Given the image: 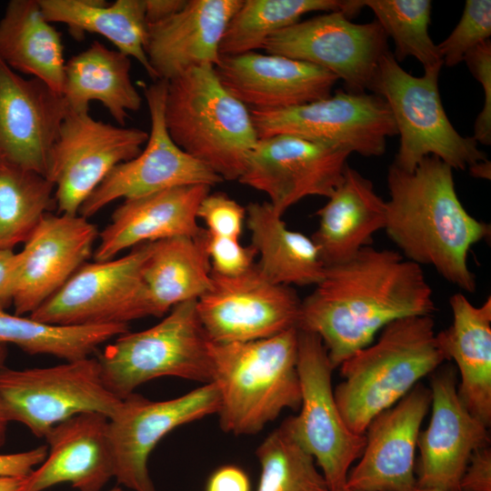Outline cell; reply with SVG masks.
I'll list each match as a JSON object with an SVG mask.
<instances>
[{
	"label": "cell",
	"instance_id": "cell-1",
	"mask_svg": "<svg viewBox=\"0 0 491 491\" xmlns=\"http://www.w3.org/2000/svg\"><path fill=\"white\" fill-rule=\"evenodd\" d=\"M435 309L419 265L396 251L368 246L326 266L315 290L301 300L297 329L318 336L336 368L390 323L431 316Z\"/></svg>",
	"mask_w": 491,
	"mask_h": 491
},
{
	"label": "cell",
	"instance_id": "cell-2",
	"mask_svg": "<svg viewBox=\"0 0 491 491\" xmlns=\"http://www.w3.org/2000/svg\"><path fill=\"white\" fill-rule=\"evenodd\" d=\"M385 231L402 256L433 267L447 282L474 293L476 281L468 253L490 236V225L471 215L456 191L453 169L436 156L412 172L388 168Z\"/></svg>",
	"mask_w": 491,
	"mask_h": 491
},
{
	"label": "cell",
	"instance_id": "cell-3",
	"mask_svg": "<svg viewBox=\"0 0 491 491\" xmlns=\"http://www.w3.org/2000/svg\"><path fill=\"white\" fill-rule=\"evenodd\" d=\"M445 361L432 316L397 319L378 340L340 365L343 381L334 389L347 426L365 435L372 419L393 406Z\"/></svg>",
	"mask_w": 491,
	"mask_h": 491
},
{
	"label": "cell",
	"instance_id": "cell-4",
	"mask_svg": "<svg viewBox=\"0 0 491 491\" xmlns=\"http://www.w3.org/2000/svg\"><path fill=\"white\" fill-rule=\"evenodd\" d=\"M297 328L241 343L211 342V382L219 393V424L226 433L260 432L285 409L301 405Z\"/></svg>",
	"mask_w": 491,
	"mask_h": 491
},
{
	"label": "cell",
	"instance_id": "cell-5",
	"mask_svg": "<svg viewBox=\"0 0 491 491\" xmlns=\"http://www.w3.org/2000/svg\"><path fill=\"white\" fill-rule=\"evenodd\" d=\"M165 123L172 140L223 180H237L258 141L250 109L222 84L214 65L167 82Z\"/></svg>",
	"mask_w": 491,
	"mask_h": 491
},
{
	"label": "cell",
	"instance_id": "cell-6",
	"mask_svg": "<svg viewBox=\"0 0 491 491\" xmlns=\"http://www.w3.org/2000/svg\"><path fill=\"white\" fill-rule=\"evenodd\" d=\"M438 65L415 76L387 51L380 59L372 91L387 104L399 135L395 164L412 172L426 156H436L453 170L475 167L488 160L472 136L453 126L442 105Z\"/></svg>",
	"mask_w": 491,
	"mask_h": 491
},
{
	"label": "cell",
	"instance_id": "cell-7",
	"mask_svg": "<svg viewBox=\"0 0 491 491\" xmlns=\"http://www.w3.org/2000/svg\"><path fill=\"white\" fill-rule=\"evenodd\" d=\"M96 359L105 386L120 399L162 376L211 382V341L200 322L196 300L175 306L147 329L116 336Z\"/></svg>",
	"mask_w": 491,
	"mask_h": 491
},
{
	"label": "cell",
	"instance_id": "cell-8",
	"mask_svg": "<svg viewBox=\"0 0 491 491\" xmlns=\"http://www.w3.org/2000/svg\"><path fill=\"white\" fill-rule=\"evenodd\" d=\"M121 401L105 386L96 357L48 367L0 369V402L9 423H21L36 437L83 413L110 418Z\"/></svg>",
	"mask_w": 491,
	"mask_h": 491
},
{
	"label": "cell",
	"instance_id": "cell-9",
	"mask_svg": "<svg viewBox=\"0 0 491 491\" xmlns=\"http://www.w3.org/2000/svg\"><path fill=\"white\" fill-rule=\"evenodd\" d=\"M334 369L320 337L298 330L300 411L284 422L296 441L314 457L329 490L340 491L352 465L363 453L366 436L353 432L342 417L332 386Z\"/></svg>",
	"mask_w": 491,
	"mask_h": 491
},
{
	"label": "cell",
	"instance_id": "cell-10",
	"mask_svg": "<svg viewBox=\"0 0 491 491\" xmlns=\"http://www.w3.org/2000/svg\"><path fill=\"white\" fill-rule=\"evenodd\" d=\"M153 242L105 261L85 263L30 317L60 326L128 325L150 316L142 266Z\"/></svg>",
	"mask_w": 491,
	"mask_h": 491
},
{
	"label": "cell",
	"instance_id": "cell-11",
	"mask_svg": "<svg viewBox=\"0 0 491 491\" xmlns=\"http://www.w3.org/2000/svg\"><path fill=\"white\" fill-rule=\"evenodd\" d=\"M258 139L293 135L380 156L396 128L386 101L376 94L344 92L297 106L250 110Z\"/></svg>",
	"mask_w": 491,
	"mask_h": 491
},
{
	"label": "cell",
	"instance_id": "cell-12",
	"mask_svg": "<svg viewBox=\"0 0 491 491\" xmlns=\"http://www.w3.org/2000/svg\"><path fill=\"white\" fill-rule=\"evenodd\" d=\"M148 133L67 114L51 149L45 177L55 186L59 214L77 215L83 203L117 165L142 151Z\"/></svg>",
	"mask_w": 491,
	"mask_h": 491
},
{
	"label": "cell",
	"instance_id": "cell-13",
	"mask_svg": "<svg viewBox=\"0 0 491 491\" xmlns=\"http://www.w3.org/2000/svg\"><path fill=\"white\" fill-rule=\"evenodd\" d=\"M387 39L375 20L356 24L341 11L299 21L271 35L267 54L303 61L342 79L349 92L371 90Z\"/></svg>",
	"mask_w": 491,
	"mask_h": 491
},
{
	"label": "cell",
	"instance_id": "cell-14",
	"mask_svg": "<svg viewBox=\"0 0 491 491\" xmlns=\"http://www.w3.org/2000/svg\"><path fill=\"white\" fill-rule=\"evenodd\" d=\"M300 306L294 289L271 282L256 264L235 276L211 270V287L196 300L200 322L215 344L254 341L297 328Z\"/></svg>",
	"mask_w": 491,
	"mask_h": 491
},
{
	"label": "cell",
	"instance_id": "cell-15",
	"mask_svg": "<svg viewBox=\"0 0 491 491\" xmlns=\"http://www.w3.org/2000/svg\"><path fill=\"white\" fill-rule=\"evenodd\" d=\"M219 406L213 383L168 400L136 393L123 398L108 423L117 483L133 491H156L147 467L155 446L178 426L217 414Z\"/></svg>",
	"mask_w": 491,
	"mask_h": 491
},
{
	"label": "cell",
	"instance_id": "cell-16",
	"mask_svg": "<svg viewBox=\"0 0 491 491\" xmlns=\"http://www.w3.org/2000/svg\"><path fill=\"white\" fill-rule=\"evenodd\" d=\"M167 81L156 80L145 89L151 130L144 150L114 167L81 205L78 215L89 218L110 203L187 185L215 186L224 180L183 151L170 137L164 108Z\"/></svg>",
	"mask_w": 491,
	"mask_h": 491
},
{
	"label": "cell",
	"instance_id": "cell-17",
	"mask_svg": "<svg viewBox=\"0 0 491 491\" xmlns=\"http://www.w3.org/2000/svg\"><path fill=\"white\" fill-rule=\"evenodd\" d=\"M352 153L293 135L258 139L238 182L263 192L283 215L305 197L328 198L344 178Z\"/></svg>",
	"mask_w": 491,
	"mask_h": 491
},
{
	"label": "cell",
	"instance_id": "cell-18",
	"mask_svg": "<svg viewBox=\"0 0 491 491\" xmlns=\"http://www.w3.org/2000/svg\"><path fill=\"white\" fill-rule=\"evenodd\" d=\"M430 385L431 418L427 427L420 431L416 444L417 486L460 491L470 456L489 445V427L462 402L452 366L436 371Z\"/></svg>",
	"mask_w": 491,
	"mask_h": 491
},
{
	"label": "cell",
	"instance_id": "cell-19",
	"mask_svg": "<svg viewBox=\"0 0 491 491\" xmlns=\"http://www.w3.org/2000/svg\"><path fill=\"white\" fill-rule=\"evenodd\" d=\"M98 234L78 214H45L17 253L15 314L30 315L59 290L92 256Z\"/></svg>",
	"mask_w": 491,
	"mask_h": 491
},
{
	"label": "cell",
	"instance_id": "cell-20",
	"mask_svg": "<svg viewBox=\"0 0 491 491\" xmlns=\"http://www.w3.org/2000/svg\"><path fill=\"white\" fill-rule=\"evenodd\" d=\"M430 406V388L418 383L396 404L375 416L365 432L363 453L349 470L345 487L413 491L417 486V438Z\"/></svg>",
	"mask_w": 491,
	"mask_h": 491
},
{
	"label": "cell",
	"instance_id": "cell-21",
	"mask_svg": "<svg viewBox=\"0 0 491 491\" xmlns=\"http://www.w3.org/2000/svg\"><path fill=\"white\" fill-rule=\"evenodd\" d=\"M67 111L62 95L39 79L20 76L0 59V153L5 163L45 176Z\"/></svg>",
	"mask_w": 491,
	"mask_h": 491
},
{
	"label": "cell",
	"instance_id": "cell-22",
	"mask_svg": "<svg viewBox=\"0 0 491 491\" xmlns=\"http://www.w3.org/2000/svg\"><path fill=\"white\" fill-rule=\"evenodd\" d=\"M225 87L250 110H277L331 95L338 78L314 65L273 54L221 56L215 66Z\"/></svg>",
	"mask_w": 491,
	"mask_h": 491
},
{
	"label": "cell",
	"instance_id": "cell-23",
	"mask_svg": "<svg viewBox=\"0 0 491 491\" xmlns=\"http://www.w3.org/2000/svg\"><path fill=\"white\" fill-rule=\"evenodd\" d=\"M210 188L206 185H180L125 199L98 234L95 261L113 259L120 252L147 242L200 236L205 229L197 224V210Z\"/></svg>",
	"mask_w": 491,
	"mask_h": 491
},
{
	"label": "cell",
	"instance_id": "cell-24",
	"mask_svg": "<svg viewBox=\"0 0 491 491\" xmlns=\"http://www.w3.org/2000/svg\"><path fill=\"white\" fill-rule=\"evenodd\" d=\"M242 0H189L159 23L148 25L145 53L155 81H170L187 70L217 65L227 25Z\"/></svg>",
	"mask_w": 491,
	"mask_h": 491
},
{
	"label": "cell",
	"instance_id": "cell-25",
	"mask_svg": "<svg viewBox=\"0 0 491 491\" xmlns=\"http://www.w3.org/2000/svg\"><path fill=\"white\" fill-rule=\"evenodd\" d=\"M108 423L105 416L90 412L55 426L45 436V459L25 478L20 491H45L62 483L78 491H102L115 477Z\"/></svg>",
	"mask_w": 491,
	"mask_h": 491
},
{
	"label": "cell",
	"instance_id": "cell-26",
	"mask_svg": "<svg viewBox=\"0 0 491 491\" xmlns=\"http://www.w3.org/2000/svg\"><path fill=\"white\" fill-rule=\"evenodd\" d=\"M316 214L318 226L312 239L325 266H330L352 258L385 229L386 202L371 180L347 165L342 182Z\"/></svg>",
	"mask_w": 491,
	"mask_h": 491
},
{
	"label": "cell",
	"instance_id": "cell-27",
	"mask_svg": "<svg viewBox=\"0 0 491 491\" xmlns=\"http://www.w3.org/2000/svg\"><path fill=\"white\" fill-rule=\"evenodd\" d=\"M453 320L436 334L446 357L458 369L457 393L472 415L491 424V297L473 305L463 293L450 297Z\"/></svg>",
	"mask_w": 491,
	"mask_h": 491
},
{
	"label": "cell",
	"instance_id": "cell-28",
	"mask_svg": "<svg viewBox=\"0 0 491 491\" xmlns=\"http://www.w3.org/2000/svg\"><path fill=\"white\" fill-rule=\"evenodd\" d=\"M130 57L95 41L65 62L61 95L68 111L89 112L99 101L118 125L129 112L138 111L142 97L131 79Z\"/></svg>",
	"mask_w": 491,
	"mask_h": 491
},
{
	"label": "cell",
	"instance_id": "cell-29",
	"mask_svg": "<svg viewBox=\"0 0 491 491\" xmlns=\"http://www.w3.org/2000/svg\"><path fill=\"white\" fill-rule=\"evenodd\" d=\"M150 316L161 317L175 306L197 300L211 287V266L205 229L198 237H172L153 242L142 266Z\"/></svg>",
	"mask_w": 491,
	"mask_h": 491
},
{
	"label": "cell",
	"instance_id": "cell-30",
	"mask_svg": "<svg viewBox=\"0 0 491 491\" xmlns=\"http://www.w3.org/2000/svg\"><path fill=\"white\" fill-rule=\"evenodd\" d=\"M0 59L61 95L65 61L59 31L38 0H11L0 20Z\"/></svg>",
	"mask_w": 491,
	"mask_h": 491
},
{
	"label": "cell",
	"instance_id": "cell-31",
	"mask_svg": "<svg viewBox=\"0 0 491 491\" xmlns=\"http://www.w3.org/2000/svg\"><path fill=\"white\" fill-rule=\"evenodd\" d=\"M251 245L259 255L256 265L271 282L283 286H316L325 266L319 250L307 235L289 229L268 202L246 206Z\"/></svg>",
	"mask_w": 491,
	"mask_h": 491
},
{
	"label": "cell",
	"instance_id": "cell-32",
	"mask_svg": "<svg viewBox=\"0 0 491 491\" xmlns=\"http://www.w3.org/2000/svg\"><path fill=\"white\" fill-rule=\"evenodd\" d=\"M50 23L67 25L74 36L97 34L110 41L119 52L135 58L155 81L145 45L148 24L145 0H38Z\"/></svg>",
	"mask_w": 491,
	"mask_h": 491
},
{
	"label": "cell",
	"instance_id": "cell-33",
	"mask_svg": "<svg viewBox=\"0 0 491 491\" xmlns=\"http://www.w3.org/2000/svg\"><path fill=\"white\" fill-rule=\"evenodd\" d=\"M362 7V0H242L225 32L220 55H236L263 48L271 35L311 12L341 11L351 17Z\"/></svg>",
	"mask_w": 491,
	"mask_h": 491
},
{
	"label": "cell",
	"instance_id": "cell-34",
	"mask_svg": "<svg viewBox=\"0 0 491 491\" xmlns=\"http://www.w3.org/2000/svg\"><path fill=\"white\" fill-rule=\"evenodd\" d=\"M128 331V325L123 324L60 326L0 310V343L65 361L89 357L100 346Z\"/></svg>",
	"mask_w": 491,
	"mask_h": 491
},
{
	"label": "cell",
	"instance_id": "cell-35",
	"mask_svg": "<svg viewBox=\"0 0 491 491\" xmlns=\"http://www.w3.org/2000/svg\"><path fill=\"white\" fill-rule=\"evenodd\" d=\"M56 206L55 186L45 176L4 163L0 166V250H14L32 235Z\"/></svg>",
	"mask_w": 491,
	"mask_h": 491
},
{
	"label": "cell",
	"instance_id": "cell-36",
	"mask_svg": "<svg viewBox=\"0 0 491 491\" xmlns=\"http://www.w3.org/2000/svg\"><path fill=\"white\" fill-rule=\"evenodd\" d=\"M261 473L257 491H330L314 457L283 422L256 449Z\"/></svg>",
	"mask_w": 491,
	"mask_h": 491
},
{
	"label": "cell",
	"instance_id": "cell-37",
	"mask_svg": "<svg viewBox=\"0 0 491 491\" xmlns=\"http://www.w3.org/2000/svg\"><path fill=\"white\" fill-rule=\"evenodd\" d=\"M375 14L387 37L396 45L399 63L408 56L424 67L443 65L437 45L429 35L432 3L429 0H362Z\"/></svg>",
	"mask_w": 491,
	"mask_h": 491
},
{
	"label": "cell",
	"instance_id": "cell-38",
	"mask_svg": "<svg viewBox=\"0 0 491 491\" xmlns=\"http://www.w3.org/2000/svg\"><path fill=\"white\" fill-rule=\"evenodd\" d=\"M491 35V1L466 0L463 14L450 35L437 45L443 65L454 66Z\"/></svg>",
	"mask_w": 491,
	"mask_h": 491
},
{
	"label": "cell",
	"instance_id": "cell-39",
	"mask_svg": "<svg viewBox=\"0 0 491 491\" xmlns=\"http://www.w3.org/2000/svg\"><path fill=\"white\" fill-rule=\"evenodd\" d=\"M246 216V207L225 193H209L197 210L208 234L234 239H240Z\"/></svg>",
	"mask_w": 491,
	"mask_h": 491
},
{
	"label": "cell",
	"instance_id": "cell-40",
	"mask_svg": "<svg viewBox=\"0 0 491 491\" xmlns=\"http://www.w3.org/2000/svg\"><path fill=\"white\" fill-rule=\"evenodd\" d=\"M205 249L211 270L217 275L235 276L249 270L257 256L250 244L243 246L239 239L212 235L205 230Z\"/></svg>",
	"mask_w": 491,
	"mask_h": 491
},
{
	"label": "cell",
	"instance_id": "cell-41",
	"mask_svg": "<svg viewBox=\"0 0 491 491\" xmlns=\"http://www.w3.org/2000/svg\"><path fill=\"white\" fill-rule=\"evenodd\" d=\"M473 76L480 83L485 95L482 110L477 115L474 125L473 138L477 144H491V42L487 40L465 57Z\"/></svg>",
	"mask_w": 491,
	"mask_h": 491
},
{
	"label": "cell",
	"instance_id": "cell-42",
	"mask_svg": "<svg viewBox=\"0 0 491 491\" xmlns=\"http://www.w3.org/2000/svg\"><path fill=\"white\" fill-rule=\"evenodd\" d=\"M460 491H491V449L476 450L460 481Z\"/></svg>",
	"mask_w": 491,
	"mask_h": 491
},
{
	"label": "cell",
	"instance_id": "cell-43",
	"mask_svg": "<svg viewBox=\"0 0 491 491\" xmlns=\"http://www.w3.org/2000/svg\"><path fill=\"white\" fill-rule=\"evenodd\" d=\"M47 455V446L12 454H0V476H28Z\"/></svg>",
	"mask_w": 491,
	"mask_h": 491
},
{
	"label": "cell",
	"instance_id": "cell-44",
	"mask_svg": "<svg viewBox=\"0 0 491 491\" xmlns=\"http://www.w3.org/2000/svg\"><path fill=\"white\" fill-rule=\"evenodd\" d=\"M205 491H250V481L240 467L223 466L210 476Z\"/></svg>",
	"mask_w": 491,
	"mask_h": 491
},
{
	"label": "cell",
	"instance_id": "cell-45",
	"mask_svg": "<svg viewBox=\"0 0 491 491\" xmlns=\"http://www.w3.org/2000/svg\"><path fill=\"white\" fill-rule=\"evenodd\" d=\"M17 264V253L0 250V310L13 306Z\"/></svg>",
	"mask_w": 491,
	"mask_h": 491
},
{
	"label": "cell",
	"instance_id": "cell-46",
	"mask_svg": "<svg viewBox=\"0 0 491 491\" xmlns=\"http://www.w3.org/2000/svg\"><path fill=\"white\" fill-rule=\"evenodd\" d=\"M186 0H145V19L149 25L164 21L180 11Z\"/></svg>",
	"mask_w": 491,
	"mask_h": 491
},
{
	"label": "cell",
	"instance_id": "cell-47",
	"mask_svg": "<svg viewBox=\"0 0 491 491\" xmlns=\"http://www.w3.org/2000/svg\"><path fill=\"white\" fill-rule=\"evenodd\" d=\"M6 355V345L0 343V369L4 366ZM8 424L9 421L5 414V411L0 402V447H2L5 443Z\"/></svg>",
	"mask_w": 491,
	"mask_h": 491
},
{
	"label": "cell",
	"instance_id": "cell-48",
	"mask_svg": "<svg viewBox=\"0 0 491 491\" xmlns=\"http://www.w3.org/2000/svg\"><path fill=\"white\" fill-rule=\"evenodd\" d=\"M26 477L0 476V491H20Z\"/></svg>",
	"mask_w": 491,
	"mask_h": 491
},
{
	"label": "cell",
	"instance_id": "cell-49",
	"mask_svg": "<svg viewBox=\"0 0 491 491\" xmlns=\"http://www.w3.org/2000/svg\"><path fill=\"white\" fill-rule=\"evenodd\" d=\"M490 161L486 160L469 170L470 175L476 178L490 179Z\"/></svg>",
	"mask_w": 491,
	"mask_h": 491
},
{
	"label": "cell",
	"instance_id": "cell-50",
	"mask_svg": "<svg viewBox=\"0 0 491 491\" xmlns=\"http://www.w3.org/2000/svg\"><path fill=\"white\" fill-rule=\"evenodd\" d=\"M413 491H444L438 488H433V487H421L416 486Z\"/></svg>",
	"mask_w": 491,
	"mask_h": 491
},
{
	"label": "cell",
	"instance_id": "cell-51",
	"mask_svg": "<svg viewBox=\"0 0 491 491\" xmlns=\"http://www.w3.org/2000/svg\"><path fill=\"white\" fill-rule=\"evenodd\" d=\"M107 491H125V490L122 489L121 487L116 486V487H114V488H112L110 490H107Z\"/></svg>",
	"mask_w": 491,
	"mask_h": 491
},
{
	"label": "cell",
	"instance_id": "cell-52",
	"mask_svg": "<svg viewBox=\"0 0 491 491\" xmlns=\"http://www.w3.org/2000/svg\"><path fill=\"white\" fill-rule=\"evenodd\" d=\"M4 163H5V162L3 156H2V155H1V153H0V166H1Z\"/></svg>",
	"mask_w": 491,
	"mask_h": 491
},
{
	"label": "cell",
	"instance_id": "cell-53",
	"mask_svg": "<svg viewBox=\"0 0 491 491\" xmlns=\"http://www.w3.org/2000/svg\"><path fill=\"white\" fill-rule=\"evenodd\" d=\"M340 491H356V490H350V489H347V488L345 487L344 489H342Z\"/></svg>",
	"mask_w": 491,
	"mask_h": 491
}]
</instances>
